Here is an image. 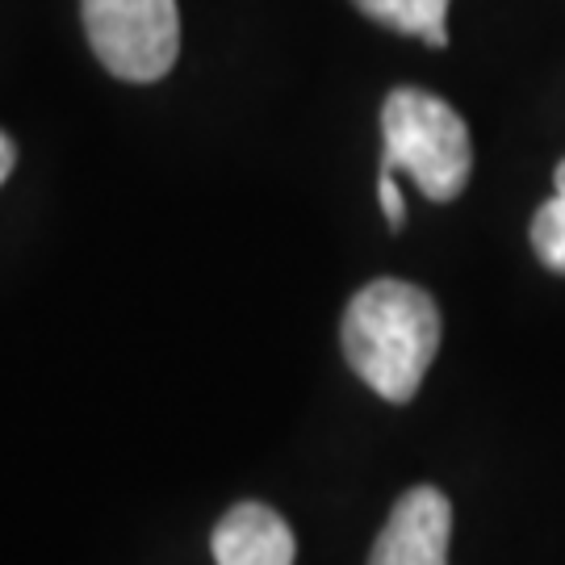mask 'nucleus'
<instances>
[{
	"mask_svg": "<svg viewBox=\"0 0 565 565\" xmlns=\"http://www.w3.org/2000/svg\"><path fill=\"white\" fill-rule=\"evenodd\" d=\"M382 168L406 172L427 202H452L473 172L465 118L436 93L394 88L382 105Z\"/></svg>",
	"mask_w": 565,
	"mask_h": 565,
	"instance_id": "nucleus-2",
	"label": "nucleus"
},
{
	"mask_svg": "<svg viewBox=\"0 0 565 565\" xmlns=\"http://www.w3.org/2000/svg\"><path fill=\"white\" fill-rule=\"evenodd\" d=\"M84 30L97 60L130 84L168 76L181 51L177 0H84Z\"/></svg>",
	"mask_w": 565,
	"mask_h": 565,
	"instance_id": "nucleus-3",
	"label": "nucleus"
},
{
	"mask_svg": "<svg viewBox=\"0 0 565 565\" xmlns=\"http://www.w3.org/2000/svg\"><path fill=\"white\" fill-rule=\"evenodd\" d=\"M13 163H18V151H13V142H9V135L0 130V184L9 181V172H13Z\"/></svg>",
	"mask_w": 565,
	"mask_h": 565,
	"instance_id": "nucleus-9",
	"label": "nucleus"
},
{
	"mask_svg": "<svg viewBox=\"0 0 565 565\" xmlns=\"http://www.w3.org/2000/svg\"><path fill=\"white\" fill-rule=\"evenodd\" d=\"M340 343L352 373L373 394L411 403L440 352V310L419 285L382 277L348 302Z\"/></svg>",
	"mask_w": 565,
	"mask_h": 565,
	"instance_id": "nucleus-1",
	"label": "nucleus"
},
{
	"mask_svg": "<svg viewBox=\"0 0 565 565\" xmlns=\"http://www.w3.org/2000/svg\"><path fill=\"white\" fill-rule=\"evenodd\" d=\"M452 503L436 486H415L394 503L369 565H448Z\"/></svg>",
	"mask_w": 565,
	"mask_h": 565,
	"instance_id": "nucleus-4",
	"label": "nucleus"
},
{
	"mask_svg": "<svg viewBox=\"0 0 565 565\" xmlns=\"http://www.w3.org/2000/svg\"><path fill=\"white\" fill-rule=\"evenodd\" d=\"M364 18L415 34L427 46H448V0H352Z\"/></svg>",
	"mask_w": 565,
	"mask_h": 565,
	"instance_id": "nucleus-6",
	"label": "nucleus"
},
{
	"mask_svg": "<svg viewBox=\"0 0 565 565\" xmlns=\"http://www.w3.org/2000/svg\"><path fill=\"white\" fill-rule=\"evenodd\" d=\"M394 177H398V172H390V168L377 172V198H382L385 223L398 231V226L406 223V202H403V193H398V181H394Z\"/></svg>",
	"mask_w": 565,
	"mask_h": 565,
	"instance_id": "nucleus-8",
	"label": "nucleus"
},
{
	"mask_svg": "<svg viewBox=\"0 0 565 565\" xmlns=\"http://www.w3.org/2000/svg\"><path fill=\"white\" fill-rule=\"evenodd\" d=\"M210 553L218 565H294L298 541H294V527L273 507L239 503L218 520L210 536Z\"/></svg>",
	"mask_w": 565,
	"mask_h": 565,
	"instance_id": "nucleus-5",
	"label": "nucleus"
},
{
	"mask_svg": "<svg viewBox=\"0 0 565 565\" xmlns=\"http://www.w3.org/2000/svg\"><path fill=\"white\" fill-rule=\"evenodd\" d=\"M532 252L545 268L565 277V160L553 172V198L532 218Z\"/></svg>",
	"mask_w": 565,
	"mask_h": 565,
	"instance_id": "nucleus-7",
	"label": "nucleus"
}]
</instances>
